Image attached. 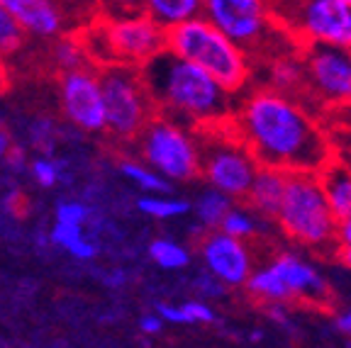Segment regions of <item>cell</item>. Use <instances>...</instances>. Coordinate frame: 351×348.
I'll use <instances>...</instances> for the list:
<instances>
[{
  "instance_id": "33",
  "label": "cell",
  "mask_w": 351,
  "mask_h": 348,
  "mask_svg": "<svg viewBox=\"0 0 351 348\" xmlns=\"http://www.w3.org/2000/svg\"><path fill=\"white\" fill-rule=\"evenodd\" d=\"M322 122L332 136L335 134H349L351 136V100L337 110H329L322 114Z\"/></svg>"
},
{
  "instance_id": "5",
  "label": "cell",
  "mask_w": 351,
  "mask_h": 348,
  "mask_svg": "<svg viewBox=\"0 0 351 348\" xmlns=\"http://www.w3.org/2000/svg\"><path fill=\"white\" fill-rule=\"evenodd\" d=\"M271 22L295 44L351 49V5L344 0H263Z\"/></svg>"
},
{
  "instance_id": "39",
  "label": "cell",
  "mask_w": 351,
  "mask_h": 348,
  "mask_svg": "<svg viewBox=\"0 0 351 348\" xmlns=\"http://www.w3.org/2000/svg\"><path fill=\"white\" fill-rule=\"evenodd\" d=\"M12 151V139H10V132L3 127V122H0V161L3 158H8Z\"/></svg>"
},
{
  "instance_id": "45",
  "label": "cell",
  "mask_w": 351,
  "mask_h": 348,
  "mask_svg": "<svg viewBox=\"0 0 351 348\" xmlns=\"http://www.w3.org/2000/svg\"><path fill=\"white\" fill-rule=\"evenodd\" d=\"M344 3H349V5H351V0H344Z\"/></svg>"
},
{
  "instance_id": "28",
  "label": "cell",
  "mask_w": 351,
  "mask_h": 348,
  "mask_svg": "<svg viewBox=\"0 0 351 348\" xmlns=\"http://www.w3.org/2000/svg\"><path fill=\"white\" fill-rule=\"evenodd\" d=\"M25 39H27V34L22 32L20 25L0 8V56L8 61L15 54H20L22 47H25Z\"/></svg>"
},
{
  "instance_id": "25",
  "label": "cell",
  "mask_w": 351,
  "mask_h": 348,
  "mask_svg": "<svg viewBox=\"0 0 351 348\" xmlns=\"http://www.w3.org/2000/svg\"><path fill=\"white\" fill-rule=\"evenodd\" d=\"M139 212L147 214L159 222H169V219H178L191 214V202L183 197H171V195H142L137 200Z\"/></svg>"
},
{
  "instance_id": "36",
  "label": "cell",
  "mask_w": 351,
  "mask_h": 348,
  "mask_svg": "<svg viewBox=\"0 0 351 348\" xmlns=\"http://www.w3.org/2000/svg\"><path fill=\"white\" fill-rule=\"evenodd\" d=\"M335 244L339 246V251H351V212L344 214L341 219H337Z\"/></svg>"
},
{
  "instance_id": "4",
  "label": "cell",
  "mask_w": 351,
  "mask_h": 348,
  "mask_svg": "<svg viewBox=\"0 0 351 348\" xmlns=\"http://www.w3.org/2000/svg\"><path fill=\"white\" fill-rule=\"evenodd\" d=\"M78 32L95 69L115 64L144 69L149 61L166 51V29H161L144 12L125 17L98 15Z\"/></svg>"
},
{
  "instance_id": "35",
  "label": "cell",
  "mask_w": 351,
  "mask_h": 348,
  "mask_svg": "<svg viewBox=\"0 0 351 348\" xmlns=\"http://www.w3.org/2000/svg\"><path fill=\"white\" fill-rule=\"evenodd\" d=\"M193 285H195V290H197V297L203 299H213V297H222L225 295V285L219 283L217 277H213L210 273H200V275L193 280Z\"/></svg>"
},
{
  "instance_id": "40",
  "label": "cell",
  "mask_w": 351,
  "mask_h": 348,
  "mask_svg": "<svg viewBox=\"0 0 351 348\" xmlns=\"http://www.w3.org/2000/svg\"><path fill=\"white\" fill-rule=\"evenodd\" d=\"M337 329H339L344 336H351V307H346V310L337 316Z\"/></svg>"
},
{
  "instance_id": "21",
  "label": "cell",
  "mask_w": 351,
  "mask_h": 348,
  "mask_svg": "<svg viewBox=\"0 0 351 348\" xmlns=\"http://www.w3.org/2000/svg\"><path fill=\"white\" fill-rule=\"evenodd\" d=\"M117 171H120V175L127 183L134 185L144 195H166V192H171V183H166L156 171L142 164L139 158H122Z\"/></svg>"
},
{
  "instance_id": "42",
  "label": "cell",
  "mask_w": 351,
  "mask_h": 348,
  "mask_svg": "<svg viewBox=\"0 0 351 348\" xmlns=\"http://www.w3.org/2000/svg\"><path fill=\"white\" fill-rule=\"evenodd\" d=\"M339 258H341V263L351 271V251H339Z\"/></svg>"
},
{
  "instance_id": "11",
  "label": "cell",
  "mask_w": 351,
  "mask_h": 348,
  "mask_svg": "<svg viewBox=\"0 0 351 348\" xmlns=\"http://www.w3.org/2000/svg\"><path fill=\"white\" fill-rule=\"evenodd\" d=\"M305 66V95L319 108L329 112L351 100V51L337 47H307L300 49ZM307 103V105H310Z\"/></svg>"
},
{
  "instance_id": "18",
  "label": "cell",
  "mask_w": 351,
  "mask_h": 348,
  "mask_svg": "<svg viewBox=\"0 0 351 348\" xmlns=\"http://www.w3.org/2000/svg\"><path fill=\"white\" fill-rule=\"evenodd\" d=\"M263 88L302 100V95H305V66H302L300 51L280 54L266 61V86Z\"/></svg>"
},
{
  "instance_id": "1",
  "label": "cell",
  "mask_w": 351,
  "mask_h": 348,
  "mask_svg": "<svg viewBox=\"0 0 351 348\" xmlns=\"http://www.w3.org/2000/svg\"><path fill=\"white\" fill-rule=\"evenodd\" d=\"M230 129L256 158L258 169L319 173L335 158L332 134L322 117L300 98L256 88L234 103Z\"/></svg>"
},
{
  "instance_id": "7",
  "label": "cell",
  "mask_w": 351,
  "mask_h": 348,
  "mask_svg": "<svg viewBox=\"0 0 351 348\" xmlns=\"http://www.w3.org/2000/svg\"><path fill=\"white\" fill-rule=\"evenodd\" d=\"M276 224L288 239L307 249H327L335 244L337 217L324 200L317 173H288Z\"/></svg>"
},
{
  "instance_id": "24",
  "label": "cell",
  "mask_w": 351,
  "mask_h": 348,
  "mask_svg": "<svg viewBox=\"0 0 351 348\" xmlns=\"http://www.w3.org/2000/svg\"><path fill=\"white\" fill-rule=\"evenodd\" d=\"M156 314L164 319V324H213L215 312L208 302L203 299H188L181 305H169V302H159L156 305Z\"/></svg>"
},
{
  "instance_id": "27",
  "label": "cell",
  "mask_w": 351,
  "mask_h": 348,
  "mask_svg": "<svg viewBox=\"0 0 351 348\" xmlns=\"http://www.w3.org/2000/svg\"><path fill=\"white\" fill-rule=\"evenodd\" d=\"M149 258L164 271H183L191 263V251L176 239H154L149 244Z\"/></svg>"
},
{
  "instance_id": "6",
  "label": "cell",
  "mask_w": 351,
  "mask_h": 348,
  "mask_svg": "<svg viewBox=\"0 0 351 348\" xmlns=\"http://www.w3.org/2000/svg\"><path fill=\"white\" fill-rule=\"evenodd\" d=\"M200 17L237 44L249 59H276L280 54L300 51L285 37L266 10L263 0H203Z\"/></svg>"
},
{
  "instance_id": "29",
  "label": "cell",
  "mask_w": 351,
  "mask_h": 348,
  "mask_svg": "<svg viewBox=\"0 0 351 348\" xmlns=\"http://www.w3.org/2000/svg\"><path fill=\"white\" fill-rule=\"evenodd\" d=\"M71 29H83L98 17V0H54Z\"/></svg>"
},
{
  "instance_id": "15",
  "label": "cell",
  "mask_w": 351,
  "mask_h": 348,
  "mask_svg": "<svg viewBox=\"0 0 351 348\" xmlns=\"http://www.w3.org/2000/svg\"><path fill=\"white\" fill-rule=\"evenodd\" d=\"M0 8L20 25L27 37L51 42L71 29L54 0H0Z\"/></svg>"
},
{
  "instance_id": "44",
  "label": "cell",
  "mask_w": 351,
  "mask_h": 348,
  "mask_svg": "<svg viewBox=\"0 0 351 348\" xmlns=\"http://www.w3.org/2000/svg\"><path fill=\"white\" fill-rule=\"evenodd\" d=\"M261 338H263V334H261V332H254V334H252V341H261Z\"/></svg>"
},
{
  "instance_id": "41",
  "label": "cell",
  "mask_w": 351,
  "mask_h": 348,
  "mask_svg": "<svg viewBox=\"0 0 351 348\" xmlns=\"http://www.w3.org/2000/svg\"><path fill=\"white\" fill-rule=\"evenodd\" d=\"M5 83H8V64H5V59L0 56V90L5 88Z\"/></svg>"
},
{
  "instance_id": "43",
  "label": "cell",
  "mask_w": 351,
  "mask_h": 348,
  "mask_svg": "<svg viewBox=\"0 0 351 348\" xmlns=\"http://www.w3.org/2000/svg\"><path fill=\"white\" fill-rule=\"evenodd\" d=\"M108 283H110V285L125 283V275H122V273H120V271H117V273H115V275H112V277H108Z\"/></svg>"
},
{
  "instance_id": "26",
  "label": "cell",
  "mask_w": 351,
  "mask_h": 348,
  "mask_svg": "<svg viewBox=\"0 0 351 348\" xmlns=\"http://www.w3.org/2000/svg\"><path fill=\"white\" fill-rule=\"evenodd\" d=\"M219 232H225L227 236H234V239L247 241L252 236H256L261 232V217L254 214L249 207L244 205H232L230 212L225 214V219L219 222Z\"/></svg>"
},
{
  "instance_id": "17",
  "label": "cell",
  "mask_w": 351,
  "mask_h": 348,
  "mask_svg": "<svg viewBox=\"0 0 351 348\" xmlns=\"http://www.w3.org/2000/svg\"><path fill=\"white\" fill-rule=\"evenodd\" d=\"M317 178L332 214L337 219L349 214L351 212V164H346L344 158L335 156L319 171Z\"/></svg>"
},
{
  "instance_id": "9",
  "label": "cell",
  "mask_w": 351,
  "mask_h": 348,
  "mask_svg": "<svg viewBox=\"0 0 351 348\" xmlns=\"http://www.w3.org/2000/svg\"><path fill=\"white\" fill-rule=\"evenodd\" d=\"M98 71L105 103V134L132 144L156 114L142 69L115 64L103 66Z\"/></svg>"
},
{
  "instance_id": "38",
  "label": "cell",
  "mask_w": 351,
  "mask_h": 348,
  "mask_svg": "<svg viewBox=\"0 0 351 348\" xmlns=\"http://www.w3.org/2000/svg\"><path fill=\"white\" fill-rule=\"evenodd\" d=\"M332 144H335V156L344 158L346 164H351V136L349 134H335L332 136Z\"/></svg>"
},
{
  "instance_id": "31",
  "label": "cell",
  "mask_w": 351,
  "mask_h": 348,
  "mask_svg": "<svg viewBox=\"0 0 351 348\" xmlns=\"http://www.w3.org/2000/svg\"><path fill=\"white\" fill-rule=\"evenodd\" d=\"M29 173H32L34 183L42 185V188H56L61 180V164L54 161L51 156H37L29 164Z\"/></svg>"
},
{
  "instance_id": "14",
  "label": "cell",
  "mask_w": 351,
  "mask_h": 348,
  "mask_svg": "<svg viewBox=\"0 0 351 348\" xmlns=\"http://www.w3.org/2000/svg\"><path fill=\"white\" fill-rule=\"evenodd\" d=\"M271 273L278 277L280 288L285 290L288 299H305L310 305H319L329 297V288L324 275L313 266L310 261H305L298 253H278L271 258L269 263Z\"/></svg>"
},
{
  "instance_id": "10",
  "label": "cell",
  "mask_w": 351,
  "mask_h": 348,
  "mask_svg": "<svg viewBox=\"0 0 351 348\" xmlns=\"http://www.w3.org/2000/svg\"><path fill=\"white\" fill-rule=\"evenodd\" d=\"M200 139V175L208 188L222 192L230 200H244L254 175L258 171L256 158L239 142L230 125L197 132Z\"/></svg>"
},
{
  "instance_id": "22",
  "label": "cell",
  "mask_w": 351,
  "mask_h": 348,
  "mask_svg": "<svg viewBox=\"0 0 351 348\" xmlns=\"http://www.w3.org/2000/svg\"><path fill=\"white\" fill-rule=\"evenodd\" d=\"M234 205V200H230L222 192L213 190V188H205L200 195L195 197V202H191V212L197 217V224L205 229V232H213L219 227V222L225 219V214L230 212V207Z\"/></svg>"
},
{
  "instance_id": "46",
  "label": "cell",
  "mask_w": 351,
  "mask_h": 348,
  "mask_svg": "<svg viewBox=\"0 0 351 348\" xmlns=\"http://www.w3.org/2000/svg\"><path fill=\"white\" fill-rule=\"evenodd\" d=\"M349 51H351V49H349Z\"/></svg>"
},
{
  "instance_id": "16",
  "label": "cell",
  "mask_w": 351,
  "mask_h": 348,
  "mask_svg": "<svg viewBox=\"0 0 351 348\" xmlns=\"http://www.w3.org/2000/svg\"><path fill=\"white\" fill-rule=\"evenodd\" d=\"M285 178L288 173L276 169H258L247 192V207L263 219H276L280 200L285 192Z\"/></svg>"
},
{
  "instance_id": "34",
  "label": "cell",
  "mask_w": 351,
  "mask_h": 348,
  "mask_svg": "<svg viewBox=\"0 0 351 348\" xmlns=\"http://www.w3.org/2000/svg\"><path fill=\"white\" fill-rule=\"evenodd\" d=\"M54 125L49 120H37L29 127V139L37 149H42L44 153L51 151V144H54Z\"/></svg>"
},
{
  "instance_id": "12",
  "label": "cell",
  "mask_w": 351,
  "mask_h": 348,
  "mask_svg": "<svg viewBox=\"0 0 351 348\" xmlns=\"http://www.w3.org/2000/svg\"><path fill=\"white\" fill-rule=\"evenodd\" d=\"M56 98H59L61 117L71 127L88 134H105L103 86L95 66L61 73L56 83Z\"/></svg>"
},
{
  "instance_id": "13",
  "label": "cell",
  "mask_w": 351,
  "mask_h": 348,
  "mask_svg": "<svg viewBox=\"0 0 351 348\" xmlns=\"http://www.w3.org/2000/svg\"><path fill=\"white\" fill-rule=\"evenodd\" d=\"M197 253L205 273L217 277L225 288H241L254 271V258L247 241L227 236L219 229L205 232L197 244Z\"/></svg>"
},
{
  "instance_id": "19",
  "label": "cell",
  "mask_w": 351,
  "mask_h": 348,
  "mask_svg": "<svg viewBox=\"0 0 351 348\" xmlns=\"http://www.w3.org/2000/svg\"><path fill=\"white\" fill-rule=\"evenodd\" d=\"M49 64L54 66V71L59 76L69 71H78L83 66H93L90 59H88L86 44H83V37L78 29H69V32L51 39Z\"/></svg>"
},
{
  "instance_id": "23",
  "label": "cell",
  "mask_w": 351,
  "mask_h": 348,
  "mask_svg": "<svg viewBox=\"0 0 351 348\" xmlns=\"http://www.w3.org/2000/svg\"><path fill=\"white\" fill-rule=\"evenodd\" d=\"M49 241L56 249L66 251L69 256L78 258V261H90L95 258V244L88 239L83 227H66V224H54L49 232Z\"/></svg>"
},
{
  "instance_id": "8",
  "label": "cell",
  "mask_w": 351,
  "mask_h": 348,
  "mask_svg": "<svg viewBox=\"0 0 351 348\" xmlns=\"http://www.w3.org/2000/svg\"><path fill=\"white\" fill-rule=\"evenodd\" d=\"M134 147L152 171L166 183H188L200 175V139L197 132L154 114L152 122L134 139Z\"/></svg>"
},
{
  "instance_id": "20",
  "label": "cell",
  "mask_w": 351,
  "mask_h": 348,
  "mask_svg": "<svg viewBox=\"0 0 351 348\" xmlns=\"http://www.w3.org/2000/svg\"><path fill=\"white\" fill-rule=\"evenodd\" d=\"M203 12V0H144V15L161 29H173Z\"/></svg>"
},
{
  "instance_id": "30",
  "label": "cell",
  "mask_w": 351,
  "mask_h": 348,
  "mask_svg": "<svg viewBox=\"0 0 351 348\" xmlns=\"http://www.w3.org/2000/svg\"><path fill=\"white\" fill-rule=\"evenodd\" d=\"M88 219H90V210L86 202L81 200H61L56 205L54 224H66V227H83L86 229Z\"/></svg>"
},
{
  "instance_id": "37",
  "label": "cell",
  "mask_w": 351,
  "mask_h": 348,
  "mask_svg": "<svg viewBox=\"0 0 351 348\" xmlns=\"http://www.w3.org/2000/svg\"><path fill=\"white\" fill-rule=\"evenodd\" d=\"M161 329H164V319H161L156 312H154V314H144L142 319H139V332L147 334V336H156Z\"/></svg>"
},
{
  "instance_id": "32",
  "label": "cell",
  "mask_w": 351,
  "mask_h": 348,
  "mask_svg": "<svg viewBox=\"0 0 351 348\" xmlns=\"http://www.w3.org/2000/svg\"><path fill=\"white\" fill-rule=\"evenodd\" d=\"M144 12V0H98V15L125 17Z\"/></svg>"
},
{
  "instance_id": "2",
  "label": "cell",
  "mask_w": 351,
  "mask_h": 348,
  "mask_svg": "<svg viewBox=\"0 0 351 348\" xmlns=\"http://www.w3.org/2000/svg\"><path fill=\"white\" fill-rule=\"evenodd\" d=\"M156 114L193 132L227 125L234 98L195 64L161 51L142 69Z\"/></svg>"
},
{
  "instance_id": "3",
  "label": "cell",
  "mask_w": 351,
  "mask_h": 348,
  "mask_svg": "<svg viewBox=\"0 0 351 348\" xmlns=\"http://www.w3.org/2000/svg\"><path fill=\"white\" fill-rule=\"evenodd\" d=\"M166 51L195 64L230 95L244 90L254 76L252 59L225 34L217 32L205 17H195L173 29H166Z\"/></svg>"
}]
</instances>
